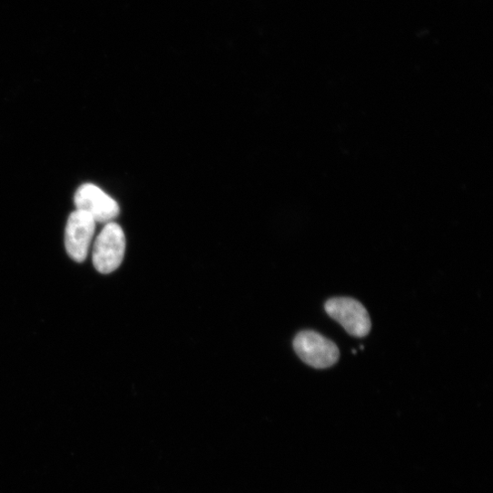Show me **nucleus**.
<instances>
[{
    "instance_id": "nucleus-1",
    "label": "nucleus",
    "mask_w": 493,
    "mask_h": 493,
    "mask_svg": "<svg viewBox=\"0 0 493 493\" xmlns=\"http://www.w3.org/2000/svg\"><path fill=\"white\" fill-rule=\"evenodd\" d=\"M126 249L125 234L115 222L105 224L92 249V260L96 271L109 274L116 271L123 262Z\"/></svg>"
},
{
    "instance_id": "nucleus-2",
    "label": "nucleus",
    "mask_w": 493,
    "mask_h": 493,
    "mask_svg": "<svg viewBox=\"0 0 493 493\" xmlns=\"http://www.w3.org/2000/svg\"><path fill=\"white\" fill-rule=\"evenodd\" d=\"M293 349L305 364L317 370L333 367L340 357V350L333 341L314 331L299 333L293 340Z\"/></svg>"
},
{
    "instance_id": "nucleus-3",
    "label": "nucleus",
    "mask_w": 493,
    "mask_h": 493,
    "mask_svg": "<svg viewBox=\"0 0 493 493\" xmlns=\"http://www.w3.org/2000/svg\"><path fill=\"white\" fill-rule=\"evenodd\" d=\"M324 308L327 314L339 321L350 335L364 338L370 333V313L359 301L347 297L332 298L325 302Z\"/></svg>"
},
{
    "instance_id": "nucleus-4",
    "label": "nucleus",
    "mask_w": 493,
    "mask_h": 493,
    "mask_svg": "<svg viewBox=\"0 0 493 493\" xmlns=\"http://www.w3.org/2000/svg\"><path fill=\"white\" fill-rule=\"evenodd\" d=\"M76 211L90 216L96 223L113 222L120 214L118 203L92 183L82 185L74 195Z\"/></svg>"
},
{
    "instance_id": "nucleus-5",
    "label": "nucleus",
    "mask_w": 493,
    "mask_h": 493,
    "mask_svg": "<svg viewBox=\"0 0 493 493\" xmlns=\"http://www.w3.org/2000/svg\"><path fill=\"white\" fill-rule=\"evenodd\" d=\"M96 222L87 214L75 211L68 218L64 242L68 255L76 262H84L90 252Z\"/></svg>"
}]
</instances>
